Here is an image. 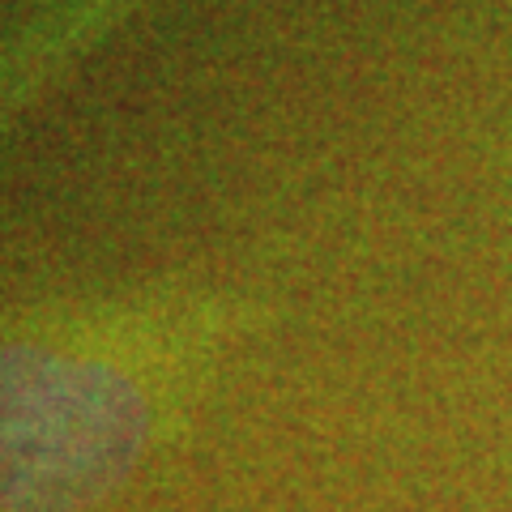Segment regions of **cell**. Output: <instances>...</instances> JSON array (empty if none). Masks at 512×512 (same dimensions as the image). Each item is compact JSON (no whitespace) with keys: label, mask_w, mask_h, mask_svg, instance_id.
<instances>
[{"label":"cell","mask_w":512,"mask_h":512,"mask_svg":"<svg viewBox=\"0 0 512 512\" xmlns=\"http://www.w3.org/2000/svg\"><path fill=\"white\" fill-rule=\"evenodd\" d=\"M141 402L103 363L0 350V491L52 504L107 483L137 444Z\"/></svg>","instance_id":"6da1fadb"}]
</instances>
